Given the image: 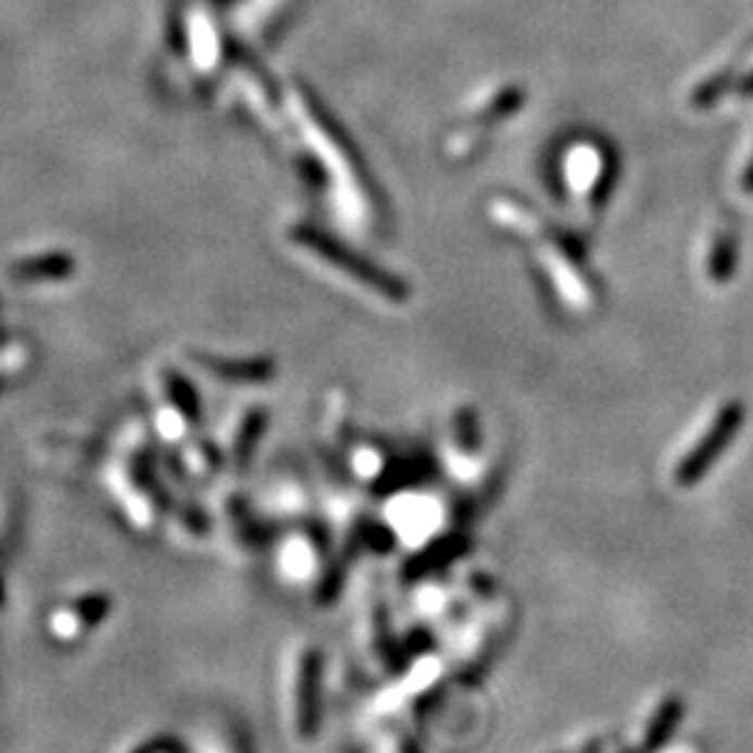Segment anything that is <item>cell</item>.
Instances as JSON below:
<instances>
[{"mask_svg": "<svg viewBox=\"0 0 753 753\" xmlns=\"http://www.w3.org/2000/svg\"><path fill=\"white\" fill-rule=\"evenodd\" d=\"M745 418V411H742L740 405H728L726 411L720 413V416L715 418V425L708 427L706 438H703L701 444H695V450L689 452L687 457H683V464L678 466L676 472V480L681 486H692L698 484L703 475H706V469L717 461V455H723V450L728 447V441L735 438L737 427H740V422Z\"/></svg>", "mask_w": 753, "mask_h": 753, "instance_id": "1", "label": "cell"}, {"mask_svg": "<svg viewBox=\"0 0 753 753\" xmlns=\"http://www.w3.org/2000/svg\"><path fill=\"white\" fill-rule=\"evenodd\" d=\"M742 187H745L748 193H753V165L748 167V174H745V179H742Z\"/></svg>", "mask_w": 753, "mask_h": 753, "instance_id": "2", "label": "cell"}]
</instances>
